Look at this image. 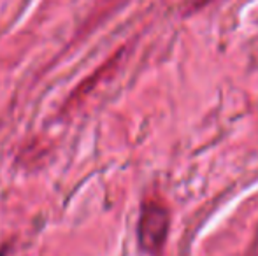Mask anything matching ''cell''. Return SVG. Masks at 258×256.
<instances>
[{"label":"cell","mask_w":258,"mask_h":256,"mask_svg":"<svg viewBox=\"0 0 258 256\" xmlns=\"http://www.w3.org/2000/svg\"><path fill=\"white\" fill-rule=\"evenodd\" d=\"M167 226H169V214L165 209L156 202L146 204L139 225V237L143 246L150 251L162 247L167 235Z\"/></svg>","instance_id":"cell-1"},{"label":"cell","mask_w":258,"mask_h":256,"mask_svg":"<svg viewBox=\"0 0 258 256\" xmlns=\"http://www.w3.org/2000/svg\"><path fill=\"white\" fill-rule=\"evenodd\" d=\"M0 256H4V254H2V253H0Z\"/></svg>","instance_id":"cell-2"}]
</instances>
